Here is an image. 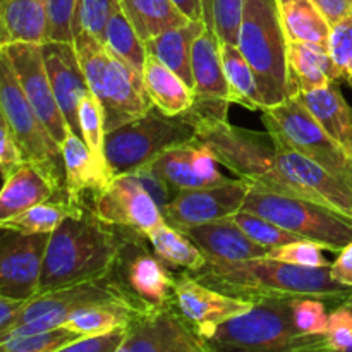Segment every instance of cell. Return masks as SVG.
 <instances>
[{"label":"cell","instance_id":"cell-24","mask_svg":"<svg viewBox=\"0 0 352 352\" xmlns=\"http://www.w3.org/2000/svg\"><path fill=\"white\" fill-rule=\"evenodd\" d=\"M294 98L309 110L323 131L342 148L346 157L352 160V109L336 82L315 91L296 93Z\"/></svg>","mask_w":352,"mask_h":352},{"label":"cell","instance_id":"cell-27","mask_svg":"<svg viewBox=\"0 0 352 352\" xmlns=\"http://www.w3.org/2000/svg\"><path fill=\"white\" fill-rule=\"evenodd\" d=\"M143 79L153 107L165 116H182L195 105V89L189 88L172 69L151 55H148L144 64Z\"/></svg>","mask_w":352,"mask_h":352},{"label":"cell","instance_id":"cell-13","mask_svg":"<svg viewBox=\"0 0 352 352\" xmlns=\"http://www.w3.org/2000/svg\"><path fill=\"white\" fill-rule=\"evenodd\" d=\"M253 184L246 179H227L219 184L199 189H188L162 210L168 226L184 232L191 227L215 222L236 215L243 210Z\"/></svg>","mask_w":352,"mask_h":352},{"label":"cell","instance_id":"cell-3","mask_svg":"<svg viewBox=\"0 0 352 352\" xmlns=\"http://www.w3.org/2000/svg\"><path fill=\"white\" fill-rule=\"evenodd\" d=\"M122 246L107 223L78 208L50 234L38 294L107 277Z\"/></svg>","mask_w":352,"mask_h":352},{"label":"cell","instance_id":"cell-35","mask_svg":"<svg viewBox=\"0 0 352 352\" xmlns=\"http://www.w3.org/2000/svg\"><path fill=\"white\" fill-rule=\"evenodd\" d=\"M103 45L113 55H117L120 60H124L143 74L144 64H146L148 58L146 47H144V41L138 36L136 30L131 24V21L127 19L124 10L120 9V6L117 7L116 12L110 17L109 24H107Z\"/></svg>","mask_w":352,"mask_h":352},{"label":"cell","instance_id":"cell-39","mask_svg":"<svg viewBox=\"0 0 352 352\" xmlns=\"http://www.w3.org/2000/svg\"><path fill=\"white\" fill-rule=\"evenodd\" d=\"M81 339V336L67 327L33 333V336L9 337L2 340V352H57L69 344Z\"/></svg>","mask_w":352,"mask_h":352},{"label":"cell","instance_id":"cell-29","mask_svg":"<svg viewBox=\"0 0 352 352\" xmlns=\"http://www.w3.org/2000/svg\"><path fill=\"white\" fill-rule=\"evenodd\" d=\"M119 3L143 41L191 23L172 0H119Z\"/></svg>","mask_w":352,"mask_h":352},{"label":"cell","instance_id":"cell-12","mask_svg":"<svg viewBox=\"0 0 352 352\" xmlns=\"http://www.w3.org/2000/svg\"><path fill=\"white\" fill-rule=\"evenodd\" d=\"M0 55L7 58L28 102L52 138L58 144L64 143L71 131L48 79L41 43H7L0 47Z\"/></svg>","mask_w":352,"mask_h":352},{"label":"cell","instance_id":"cell-36","mask_svg":"<svg viewBox=\"0 0 352 352\" xmlns=\"http://www.w3.org/2000/svg\"><path fill=\"white\" fill-rule=\"evenodd\" d=\"M79 206L65 203H40L31 206L26 212L16 217L2 220L0 227L7 230H16L21 234H52L71 213H74Z\"/></svg>","mask_w":352,"mask_h":352},{"label":"cell","instance_id":"cell-9","mask_svg":"<svg viewBox=\"0 0 352 352\" xmlns=\"http://www.w3.org/2000/svg\"><path fill=\"white\" fill-rule=\"evenodd\" d=\"M243 210L265 217L301 239L311 241L333 253H340L352 243V219L311 199L253 188Z\"/></svg>","mask_w":352,"mask_h":352},{"label":"cell","instance_id":"cell-26","mask_svg":"<svg viewBox=\"0 0 352 352\" xmlns=\"http://www.w3.org/2000/svg\"><path fill=\"white\" fill-rule=\"evenodd\" d=\"M205 28L206 24L203 21H191L186 26L165 31L160 36L144 41L146 54L160 60L168 69H172L189 88L195 89L191 64L192 45Z\"/></svg>","mask_w":352,"mask_h":352},{"label":"cell","instance_id":"cell-31","mask_svg":"<svg viewBox=\"0 0 352 352\" xmlns=\"http://www.w3.org/2000/svg\"><path fill=\"white\" fill-rule=\"evenodd\" d=\"M223 72L230 89V102L250 110H263L265 102L256 76L237 45L222 43Z\"/></svg>","mask_w":352,"mask_h":352},{"label":"cell","instance_id":"cell-42","mask_svg":"<svg viewBox=\"0 0 352 352\" xmlns=\"http://www.w3.org/2000/svg\"><path fill=\"white\" fill-rule=\"evenodd\" d=\"M79 0H47V40L74 41Z\"/></svg>","mask_w":352,"mask_h":352},{"label":"cell","instance_id":"cell-52","mask_svg":"<svg viewBox=\"0 0 352 352\" xmlns=\"http://www.w3.org/2000/svg\"><path fill=\"white\" fill-rule=\"evenodd\" d=\"M189 21H203L201 0H172Z\"/></svg>","mask_w":352,"mask_h":352},{"label":"cell","instance_id":"cell-49","mask_svg":"<svg viewBox=\"0 0 352 352\" xmlns=\"http://www.w3.org/2000/svg\"><path fill=\"white\" fill-rule=\"evenodd\" d=\"M330 26L352 17V0H311Z\"/></svg>","mask_w":352,"mask_h":352},{"label":"cell","instance_id":"cell-54","mask_svg":"<svg viewBox=\"0 0 352 352\" xmlns=\"http://www.w3.org/2000/svg\"><path fill=\"white\" fill-rule=\"evenodd\" d=\"M329 352H352V347H349V349H346V351H333L332 347H330Z\"/></svg>","mask_w":352,"mask_h":352},{"label":"cell","instance_id":"cell-15","mask_svg":"<svg viewBox=\"0 0 352 352\" xmlns=\"http://www.w3.org/2000/svg\"><path fill=\"white\" fill-rule=\"evenodd\" d=\"M174 302L179 315L186 320L199 340L230 318L253 308V301L234 298L196 280L192 275H181L174 280Z\"/></svg>","mask_w":352,"mask_h":352},{"label":"cell","instance_id":"cell-51","mask_svg":"<svg viewBox=\"0 0 352 352\" xmlns=\"http://www.w3.org/2000/svg\"><path fill=\"white\" fill-rule=\"evenodd\" d=\"M330 272L339 284L352 287V243L340 251L337 260L330 265Z\"/></svg>","mask_w":352,"mask_h":352},{"label":"cell","instance_id":"cell-23","mask_svg":"<svg viewBox=\"0 0 352 352\" xmlns=\"http://www.w3.org/2000/svg\"><path fill=\"white\" fill-rule=\"evenodd\" d=\"M192 78L195 96L201 102H230V89L223 72L222 41L205 28L192 45Z\"/></svg>","mask_w":352,"mask_h":352},{"label":"cell","instance_id":"cell-37","mask_svg":"<svg viewBox=\"0 0 352 352\" xmlns=\"http://www.w3.org/2000/svg\"><path fill=\"white\" fill-rule=\"evenodd\" d=\"M203 23L222 43H239L244 0H201Z\"/></svg>","mask_w":352,"mask_h":352},{"label":"cell","instance_id":"cell-41","mask_svg":"<svg viewBox=\"0 0 352 352\" xmlns=\"http://www.w3.org/2000/svg\"><path fill=\"white\" fill-rule=\"evenodd\" d=\"M119 6V0H79L74 34L86 31L103 41L107 24Z\"/></svg>","mask_w":352,"mask_h":352},{"label":"cell","instance_id":"cell-10","mask_svg":"<svg viewBox=\"0 0 352 352\" xmlns=\"http://www.w3.org/2000/svg\"><path fill=\"white\" fill-rule=\"evenodd\" d=\"M0 110L9 124L17 144L23 150L26 164L40 170L54 188H65V170L62 148L52 138L45 124L28 102L12 67L0 55Z\"/></svg>","mask_w":352,"mask_h":352},{"label":"cell","instance_id":"cell-7","mask_svg":"<svg viewBox=\"0 0 352 352\" xmlns=\"http://www.w3.org/2000/svg\"><path fill=\"white\" fill-rule=\"evenodd\" d=\"M195 140V126L184 113L170 117L157 107H151L138 119L107 133V167L112 179L120 177L150 164L158 155Z\"/></svg>","mask_w":352,"mask_h":352},{"label":"cell","instance_id":"cell-43","mask_svg":"<svg viewBox=\"0 0 352 352\" xmlns=\"http://www.w3.org/2000/svg\"><path fill=\"white\" fill-rule=\"evenodd\" d=\"M265 258L301 265V267H327V265H330L323 256L322 246L306 239L294 241V243L284 244V246L270 248Z\"/></svg>","mask_w":352,"mask_h":352},{"label":"cell","instance_id":"cell-16","mask_svg":"<svg viewBox=\"0 0 352 352\" xmlns=\"http://www.w3.org/2000/svg\"><path fill=\"white\" fill-rule=\"evenodd\" d=\"M95 215L107 226L127 227L144 236L165 222L160 206L129 174L116 177L96 195Z\"/></svg>","mask_w":352,"mask_h":352},{"label":"cell","instance_id":"cell-1","mask_svg":"<svg viewBox=\"0 0 352 352\" xmlns=\"http://www.w3.org/2000/svg\"><path fill=\"white\" fill-rule=\"evenodd\" d=\"M201 284L246 301L268 298H315L342 305L352 296V287L339 284L327 267H301L285 261L256 258L248 261L206 260L192 272Z\"/></svg>","mask_w":352,"mask_h":352},{"label":"cell","instance_id":"cell-55","mask_svg":"<svg viewBox=\"0 0 352 352\" xmlns=\"http://www.w3.org/2000/svg\"><path fill=\"white\" fill-rule=\"evenodd\" d=\"M349 177H351V184H352V160H349Z\"/></svg>","mask_w":352,"mask_h":352},{"label":"cell","instance_id":"cell-17","mask_svg":"<svg viewBox=\"0 0 352 352\" xmlns=\"http://www.w3.org/2000/svg\"><path fill=\"white\" fill-rule=\"evenodd\" d=\"M124 344L129 352H201L196 333L170 305L134 316Z\"/></svg>","mask_w":352,"mask_h":352},{"label":"cell","instance_id":"cell-4","mask_svg":"<svg viewBox=\"0 0 352 352\" xmlns=\"http://www.w3.org/2000/svg\"><path fill=\"white\" fill-rule=\"evenodd\" d=\"M291 298L254 301L253 308L230 318L199 340L201 352H329L325 336H306L294 320Z\"/></svg>","mask_w":352,"mask_h":352},{"label":"cell","instance_id":"cell-53","mask_svg":"<svg viewBox=\"0 0 352 352\" xmlns=\"http://www.w3.org/2000/svg\"><path fill=\"white\" fill-rule=\"evenodd\" d=\"M117 352H129V351H127L126 344H122V346H120V347H119V351H117Z\"/></svg>","mask_w":352,"mask_h":352},{"label":"cell","instance_id":"cell-28","mask_svg":"<svg viewBox=\"0 0 352 352\" xmlns=\"http://www.w3.org/2000/svg\"><path fill=\"white\" fill-rule=\"evenodd\" d=\"M54 192L57 189L40 170L31 164H24L3 182L0 192V222L48 201Z\"/></svg>","mask_w":352,"mask_h":352},{"label":"cell","instance_id":"cell-44","mask_svg":"<svg viewBox=\"0 0 352 352\" xmlns=\"http://www.w3.org/2000/svg\"><path fill=\"white\" fill-rule=\"evenodd\" d=\"M294 320L298 329L306 336H325L329 330V315L325 311V302L320 299H296Z\"/></svg>","mask_w":352,"mask_h":352},{"label":"cell","instance_id":"cell-32","mask_svg":"<svg viewBox=\"0 0 352 352\" xmlns=\"http://www.w3.org/2000/svg\"><path fill=\"white\" fill-rule=\"evenodd\" d=\"M146 237L153 246L155 254L165 263L188 268L189 272H196L205 267L206 256L201 250L188 236L168 226L167 222L151 230Z\"/></svg>","mask_w":352,"mask_h":352},{"label":"cell","instance_id":"cell-25","mask_svg":"<svg viewBox=\"0 0 352 352\" xmlns=\"http://www.w3.org/2000/svg\"><path fill=\"white\" fill-rule=\"evenodd\" d=\"M47 0H0V45L45 43Z\"/></svg>","mask_w":352,"mask_h":352},{"label":"cell","instance_id":"cell-5","mask_svg":"<svg viewBox=\"0 0 352 352\" xmlns=\"http://www.w3.org/2000/svg\"><path fill=\"white\" fill-rule=\"evenodd\" d=\"M74 47L89 91L103 107L105 133L138 119L153 107L143 74L113 55L102 40L81 31L76 34Z\"/></svg>","mask_w":352,"mask_h":352},{"label":"cell","instance_id":"cell-40","mask_svg":"<svg viewBox=\"0 0 352 352\" xmlns=\"http://www.w3.org/2000/svg\"><path fill=\"white\" fill-rule=\"evenodd\" d=\"M232 219L234 222L244 230V234H248L254 243L261 244V246L265 248L284 246V244L294 243V241L301 239V237L296 236V234L282 229L280 226L274 223L272 220L265 219V217L256 215V213L241 210L236 215H232Z\"/></svg>","mask_w":352,"mask_h":352},{"label":"cell","instance_id":"cell-19","mask_svg":"<svg viewBox=\"0 0 352 352\" xmlns=\"http://www.w3.org/2000/svg\"><path fill=\"white\" fill-rule=\"evenodd\" d=\"M138 244L140 243L131 241L129 246H122L120 250L117 263L122 265V278L119 280L148 308L170 305V298H174V280L160 258Z\"/></svg>","mask_w":352,"mask_h":352},{"label":"cell","instance_id":"cell-22","mask_svg":"<svg viewBox=\"0 0 352 352\" xmlns=\"http://www.w3.org/2000/svg\"><path fill=\"white\" fill-rule=\"evenodd\" d=\"M287 69L291 96L325 88L340 79L329 47L320 43H287Z\"/></svg>","mask_w":352,"mask_h":352},{"label":"cell","instance_id":"cell-47","mask_svg":"<svg viewBox=\"0 0 352 352\" xmlns=\"http://www.w3.org/2000/svg\"><path fill=\"white\" fill-rule=\"evenodd\" d=\"M24 164H26V160H24L23 150L17 144L9 124L2 117L0 119V170H2L3 182Z\"/></svg>","mask_w":352,"mask_h":352},{"label":"cell","instance_id":"cell-2","mask_svg":"<svg viewBox=\"0 0 352 352\" xmlns=\"http://www.w3.org/2000/svg\"><path fill=\"white\" fill-rule=\"evenodd\" d=\"M195 126L196 141L212 150L217 160L260 191L302 198L294 155L268 133H256L229 124L227 117L184 113Z\"/></svg>","mask_w":352,"mask_h":352},{"label":"cell","instance_id":"cell-50","mask_svg":"<svg viewBox=\"0 0 352 352\" xmlns=\"http://www.w3.org/2000/svg\"><path fill=\"white\" fill-rule=\"evenodd\" d=\"M28 301H23V299L0 296V336H6L9 330L14 329Z\"/></svg>","mask_w":352,"mask_h":352},{"label":"cell","instance_id":"cell-30","mask_svg":"<svg viewBox=\"0 0 352 352\" xmlns=\"http://www.w3.org/2000/svg\"><path fill=\"white\" fill-rule=\"evenodd\" d=\"M287 43H320L329 47L332 26L311 0H277Z\"/></svg>","mask_w":352,"mask_h":352},{"label":"cell","instance_id":"cell-45","mask_svg":"<svg viewBox=\"0 0 352 352\" xmlns=\"http://www.w3.org/2000/svg\"><path fill=\"white\" fill-rule=\"evenodd\" d=\"M329 52L340 72L352 88V17L332 28Z\"/></svg>","mask_w":352,"mask_h":352},{"label":"cell","instance_id":"cell-14","mask_svg":"<svg viewBox=\"0 0 352 352\" xmlns=\"http://www.w3.org/2000/svg\"><path fill=\"white\" fill-rule=\"evenodd\" d=\"M0 296L30 301L40 292L45 251L50 234H21L2 229Z\"/></svg>","mask_w":352,"mask_h":352},{"label":"cell","instance_id":"cell-48","mask_svg":"<svg viewBox=\"0 0 352 352\" xmlns=\"http://www.w3.org/2000/svg\"><path fill=\"white\" fill-rule=\"evenodd\" d=\"M127 337V327L112 330L103 336L81 337L57 352H117Z\"/></svg>","mask_w":352,"mask_h":352},{"label":"cell","instance_id":"cell-21","mask_svg":"<svg viewBox=\"0 0 352 352\" xmlns=\"http://www.w3.org/2000/svg\"><path fill=\"white\" fill-rule=\"evenodd\" d=\"M60 148L65 170L64 189L72 205L78 206L79 198L85 191H93L95 195H100L109 188L110 182L113 181L109 168L96 160V157L91 153L81 136L69 133Z\"/></svg>","mask_w":352,"mask_h":352},{"label":"cell","instance_id":"cell-6","mask_svg":"<svg viewBox=\"0 0 352 352\" xmlns=\"http://www.w3.org/2000/svg\"><path fill=\"white\" fill-rule=\"evenodd\" d=\"M237 47L256 76L265 109L291 98L287 38L277 0H244Z\"/></svg>","mask_w":352,"mask_h":352},{"label":"cell","instance_id":"cell-8","mask_svg":"<svg viewBox=\"0 0 352 352\" xmlns=\"http://www.w3.org/2000/svg\"><path fill=\"white\" fill-rule=\"evenodd\" d=\"M98 305H124L140 309V311L151 309L144 306L140 299L134 298L129 289L110 274L95 280L79 282V284L34 296L28 301L14 329L9 330L6 336H0V340L58 329L76 311Z\"/></svg>","mask_w":352,"mask_h":352},{"label":"cell","instance_id":"cell-18","mask_svg":"<svg viewBox=\"0 0 352 352\" xmlns=\"http://www.w3.org/2000/svg\"><path fill=\"white\" fill-rule=\"evenodd\" d=\"M45 67L54 88L55 98L60 105L69 131L81 136L78 110L89 91L85 71L79 62L74 41H45L41 43Z\"/></svg>","mask_w":352,"mask_h":352},{"label":"cell","instance_id":"cell-38","mask_svg":"<svg viewBox=\"0 0 352 352\" xmlns=\"http://www.w3.org/2000/svg\"><path fill=\"white\" fill-rule=\"evenodd\" d=\"M78 120H79V131H81V138L91 153L95 155L96 160L107 167L105 160V113H103V107L100 100L96 98L93 93L82 98L81 105L78 110ZM109 168V167H107Z\"/></svg>","mask_w":352,"mask_h":352},{"label":"cell","instance_id":"cell-33","mask_svg":"<svg viewBox=\"0 0 352 352\" xmlns=\"http://www.w3.org/2000/svg\"><path fill=\"white\" fill-rule=\"evenodd\" d=\"M140 313L143 311L124 305L88 306L76 311L62 327H67L81 337L103 336L120 327H127Z\"/></svg>","mask_w":352,"mask_h":352},{"label":"cell","instance_id":"cell-20","mask_svg":"<svg viewBox=\"0 0 352 352\" xmlns=\"http://www.w3.org/2000/svg\"><path fill=\"white\" fill-rule=\"evenodd\" d=\"M188 236L201 250L206 260L217 261H248L267 256L270 248L254 243L244 230L234 222L232 217L203 223L186 229Z\"/></svg>","mask_w":352,"mask_h":352},{"label":"cell","instance_id":"cell-34","mask_svg":"<svg viewBox=\"0 0 352 352\" xmlns=\"http://www.w3.org/2000/svg\"><path fill=\"white\" fill-rule=\"evenodd\" d=\"M195 148L196 140L192 143L184 144V146L172 148V150L158 155L153 162H150V165L177 192L206 188L210 184L205 179L199 177L198 172H196Z\"/></svg>","mask_w":352,"mask_h":352},{"label":"cell","instance_id":"cell-46","mask_svg":"<svg viewBox=\"0 0 352 352\" xmlns=\"http://www.w3.org/2000/svg\"><path fill=\"white\" fill-rule=\"evenodd\" d=\"M129 175L134 179V181H138L141 186H143L144 191L155 199V203L160 206V210H164L165 206L175 198V195H177V191L172 189L170 186H168V182L165 181V179L162 177V175L158 174L150 164L129 172Z\"/></svg>","mask_w":352,"mask_h":352},{"label":"cell","instance_id":"cell-11","mask_svg":"<svg viewBox=\"0 0 352 352\" xmlns=\"http://www.w3.org/2000/svg\"><path fill=\"white\" fill-rule=\"evenodd\" d=\"M261 120L280 146L316 162L352 188L349 158L294 96L261 110Z\"/></svg>","mask_w":352,"mask_h":352}]
</instances>
